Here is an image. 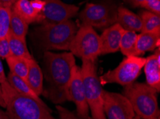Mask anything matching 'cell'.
<instances>
[{"mask_svg": "<svg viewBox=\"0 0 160 119\" xmlns=\"http://www.w3.org/2000/svg\"><path fill=\"white\" fill-rule=\"evenodd\" d=\"M147 84L154 88L157 93L160 91V49L157 48L154 54L146 58L144 66Z\"/></svg>", "mask_w": 160, "mask_h": 119, "instance_id": "obj_13", "label": "cell"}, {"mask_svg": "<svg viewBox=\"0 0 160 119\" xmlns=\"http://www.w3.org/2000/svg\"><path fill=\"white\" fill-rule=\"evenodd\" d=\"M68 50L81 60L95 62L101 55L100 36L92 26L82 24L72 39Z\"/></svg>", "mask_w": 160, "mask_h": 119, "instance_id": "obj_7", "label": "cell"}, {"mask_svg": "<svg viewBox=\"0 0 160 119\" xmlns=\"http://www.w3.org/2000/svg\"><path fill=\"white\" fill-rule=\"evenodd\" d=\"M12 8L0 6V38L5 37L9 31Z\"/></svg>", "mask_w": 160, "mask_h": 119, "instance_id": "obj_24", "label": "cell"}, {"mask_svg": "<svg viewBox=\"0 0 160 119\" xmlns=\"http://www.w3.org/2000/svg\"><path fill=\"white\" fill-rule=\"evenodd\" d=\"M10 56V48L7 36L5 37L0 38V58L6 59Z\"/></svg>", "mask_w": 160, "mask_h": 119, "instance_id": "obj_27", "label": "cell"}, {"mask_svg": "<svg viewBox=\"0 0 160 119\" xmlns=\"http://www.w3.org/2000/svg\"><path fill=\"white\" fill-rule=\"evenodd\" d=\"M116 23L127 31L136 32L142 30V22L141 17L123 7H120L117 9Z\"/></svg>", "mask_w": 160, "mask_h": 119, "instance_id": "obj_14", "label": "cell"}, {"mask_svg": "<svg viewBox=\"0 0 160 119\" xmlns=\"http://www.w3.org/2000/svg\"><path fill=\"white\" fill-rule=\"evenodd\" d=\"M30 59L13 56H10L6 59L10 72L25 80L28 76Z\"/></svg>", "mask_w": 160, "mask_h": 119, "instance_id": "obj_18", "label": "cell"}, {"mask_svg": "<svg viewBox=\"0 0 160 119\" xmlns=\"http://www.w3.org/2000/svg\"><path fill=\"white\" fill-rule=\"evenodd\" d=\"M7 81V77L6 76L5 73H4L3 64H2V59L1 58H0V85L4 83V82H6Z\"/></svg>", "mask_w": 160, "mask_h": 119, "instance_id": "obj_29", "label": "cell"}, {"mask_svg": "<svg viewBox=\"0 0 160 119\" xmlns=\"http://www.w3.org/2000/svg\"><path fill=\"white\" fill-rule=\"evenodd\" d=\"M146 62V58L138 56H128L117 67L109 70L99 77L101 85L117 84L126 86L134 83L140 74Z\"/></svg>", "mask_w": 160, "mask_h": 119, "instance_id": "obj_6", "label": "cell"}, {"mask_svg": "<svg viewBox=\"0 0 160 119\" xmlns=\"http://www.w3.org/2000/svg\"><path fill=\"white\" fill-rule=\"evenodd\" d=\"M18 0H0V6L12 8Z\"/></svg>", "mask_w": 160, "mask_h": 119, "instance_id": "obj_30", "label": "cell"}, {"mask_svg": "<svg viewBox=\"0 0 160 119\" xmlns=\"http://www.w3.org/2000/svg\"><path fill=\"white\" fill-rule=\"evenodd\" d=\"M12 9L18 14L28 24L36 21H42L40 14L38 13L32 8L29 0H18L12 7Z\"/></svg>", "mask_w": 160, "mask_h": 119, "instance_id": "obj_17", "label": "cell"}, {"mask_svg": "<svg viewBox=\"0 0 160 119\" xmlns=\"http://www.w3.org/2000/svg\"><path fill=\"white\" fill-rule=\"evenodd\" d=\"M142 19V32L160 33V15L149 11H144L139 16Z\"/></svg>", "mask_w": 160, "mask_h": 119, "instance_id": "obj_22", "label": "cell"}, {"mask_svg": "<svg viewBox=\"0 0 160 119\" xmlns=\"http://www.w3.org/2000/svg\"><path fill=\"white\" fill-rule=\"evenodd\" d=\"M124 30L118 23L108 26L100 36L101 55L117 52Z\"/></svg>", "mask_w": 160, "mask_h": 119, "instance_id": "obj_12", "label": "cell"}, {"mask_svg": "<svg viewBox=\"0 0 160 119\" xmlns=\"http://www.w3.org/2000/svg\"><path fill=\"white\" fill-rule=\"evenodd\" d=\"M9 40V48H10L11 56L17 57H23L27 59H32V57L29 52L26 44V40L21 39L13 35L10 31L7 34Z\"/></svg>", "mask_w": 160, "mask_h": 119, "instance_id": "obj_19", "label": "cell"}, {"mask_svg": "<svg viewBox=\"0 0 160 119\" xmlns=\"http://www.w3.org/2000/svg\"><path fill=\"white\" fill-rule=\"evenodd\" d=\"M68 101H72L76 106V113L80 116L89 115V106L85 94L84 85L81 67L76 64L72 69L71 76L67 86Z\"/></svg>", "mask_w": 160, "mask_h": 119, "instance_id": "obj_10", "label": "cell"}, {"mask_svg": "<svg viewBox=\"0 0 160 119\" xmlns=\"http://www.w3.org/2000/svg\"><path fill=\"white\" fill-rule=\"evenodd\" d=\"M137 34L134 31L124 30L120 42V51L126 57L137 56L136 46H137Z\"/></svg>", "mask_w": 160, "mask_h": 119, "instance_id": "obj_23", "label": "cell"}, {"mask_svg": "<svg viewBox=\"0 0 160 119\" xmlns=\"http://www.w3.org/2000/svg\"><path fill=\"white\" fill-rule=\"evenodd\" d=\"M9 31L17 37L26 40V35L28 31V24L12 9L10 15Z\"/></svg>", "mask_w": 160, "mask_h": 119, "instance_id": "obj_20", "label": "cell"}, {"mask_svg": "<svg viewBox=\"0 0 160 119\" xmlns=\"http://www.w3.org/2000/svg\"><path fill=\"white\" fill-rule=\"evenodd\" d=\"M30 4L32 5V8L38 13L40 14L42 12L43 8H44L45 2L44 0H32V1H30Z\"/></svg>", "mask_w": 160, "mask_h": 119, "instance_id": "obj_28", "label": "cell"}, {"mask_svg": "<svg viewBox=\"0 0 160 119\" xmlns=\"http://www.w3.org/2000/svg\"><path fill=\"white\" fill-rule=\"evenodd\" d=\"M0 105L3 107H5V104H4V101L3 100V97H2V92L1 89V85H0Z\"/></svg>", "mask_w": 160, "mask_h": 119, "instance_id": "obj_32", "label": "cell"}, {"mask_svg": "<svg viewBox=\"0 0 160 119\" xmlns=\"http://www.w3.org/2000/svg\"><path fill=\"white\" fill-rule=\"evenodd\" d=\"M78 30L76 24L71 19L57 24H43L34 31V39L45 52L68 50Z\"/></svg>", "mask_w": 160, "mask_h": 119, "instance_id": "obj_3", "label": "cell"}, {"mask_svg": "<svg viewBox=\"0 0 160 119\" xmlns=\"http://www.w3.org/2000/svg\"><path fill=\"white\" fill-rule=\"evenodd\" d=\"M56 109L59 115V119H94L92 117H89L88 116H80L77 113L72 112L68 109L59 105L56 106Z\"/></svg>", "mask_w": 160, "mask_h": 119, "instance_id": "obj_25", "label": "cell"}, {"mask_svg": "<svg viewBox=\"0 0 160 119\" xmlns=\"http://www.w3.org/2000/svg\"><path fill=\"white\" fill-rule=\"evenodd\" d=\"M141 7L157 15H160V0H145Z\"/></svg>", "mask_w": 160, "mask_h": 119, "instance_id": "obj_26", "label": "cell"}, {"mask_svg": "<svg viewBox=\"0 0 160 119\" xmlns=\"http://www.w3.org/2000/svg\"><path fill=\"white\" fill-rule=\"evenodd\" d=\"M0 119H9L7 113L0 110Z\"/></svg>", "mask_w": 160, "mask_h": 119, "instance_id": "obj_33", "label": "cell"}, {"mask_svg": "<svg viewBox=\"0 0 160 119\" xmlns=\"http://www.w3.org/2000/svg\"><path fill=\"white\" fill-rule=\"evenodd\" d=\"M123 95L132 105L135 115L141 119L159 117L157 91L144 83H132L124 86Z\"/></svg>", "mask_w": 160, "mask_h": 119, "instance_id": "obj_4", "label": "cell"}, {"mask_svg": "<svg viewBox=\"0 0 160 119\" xmlns=\"http://www.w3.org/2000/svg\"><path fill=\"white\" fill-rule=\"evenodd\" d=\"M83 24L96 28H107L116 23L117 8L111 3L87 4L80 14Z\"/></svg>", "mask_w": 160, "mask_h": 119, "instance_id": "obj_8", "label": "cell"}, {"mask_svg": "<svg viewBox=\"0 0 160 119\" xmlns=\"http://www.w3.org/2000/svg\"><path fill=\"white\" fill-rule=\"evenodd\" d=\"M7 81L9 82L10 86L19 93L32 97L36 99H40L39 98V96H38L30 88L26 80L22 79L21 77L9 72L7 76Z\"/></svg>", "mask_w": 160, "mask_h": 119, "instance_id": "obj_21", "label": "cell"}, {"mask_svg": "<svg viewBox=\"0 0 160 119\" xmlns=\"http://www.w3.org/2000/svg\"><path fill=\"white\" fill-rule=\"evenodd\" d=\"M124 1L133 7H142L145 0H124Z\"/></svg>", "mask_w": 160, "mask_h": 119, "instance_id": "obj_31", "label": "cell"}, {"mask_svg": "<svg viewBox=\"0 0 160 119\" xmlns=\"http://www.w3.org/2000/svg\"><path fill=\"white\" fill-rule=\"evenodd\" d=\"M43 72L37 62L32 58L30 59V67L26 78V81L32 91L40 96L42 94L43 89Z\"/></svg>", "mask_w": 160, "mask_h": 119, "instance_id": "obj_16", "label": "cell"}, {"mask_svg": "<svg viewBox=\"0 0 160 119\" xmlns=\"http://www.w3.org/2000/svg\"><path fill=\"white\" fill-rule=\"evenodd\" d=\"M103 110L108 119H134L135 113L123 94L103 90Z\"/></svg>", "mask_w": 160, "mask_h": 119, "instance_id": "obj_9", "label": "cell"}, {"mask_svg": "<svg viewBox=\"0 0 160 119\" xmlns=\"http://www.w3.org/2000/svg\"><path fill=\"white\" fill-rule=\"evenodd\" d=\"M43 64L48 86L43 90L42 94L55 104L64 103L68 101L67 86L72 69L76 64L75 56L71 52L57 54L45 52Z\"/></svg>", "mask_w": 160, "mask_h": 119, "instance_id": "obj_1", "label": "cell"}, {"mask_svg": "<svg viewBox=\"0 0 160 119\" xmlns=\"http://www.w3.org/2000/svg\"><path fill=\"white\" fill-rule=\"evenodd\" d=\"M45 4L40 13L43 24H57L69 20L76 15L79 7L66 4L61 0H44Z\"/></svg>", "mask_w": 160, "mask_h": 119, "instance_id": "obj_11", "label": "cell"}, {"mask_svg": "<svg viewBox=\"0 0 160 119\" xmlns=\"http://www.w3.org/2000/svg\"><path fill=\"white\" fill-rule=\"evenodd\" d=\"M81 69L85 94L92 118L106 119L103 110V90L97 75L95 62L82 60Z\"/></svg>", "mask_w": 160, "mask_h": 119, "instance_id": "obj_5", "label": "cell"}, {"mask_svg": "<svg viewBox=\"0 0 160 119\" xmlns=\"http://www.w3.org/2000/svg\"><path fill=\"white\" fill-rule=\"evenodd\" d=\"M134 119H141V118H139V117H138V116H136V115H135V116H134Z\"/></svg>", "mask_w": 160, "mask_h": 119, "instance_id": "obj_34", "label": "cell"}, {"mask_svg": "<svg viewBox=\"0 0 160 119\" xmlns=\"http://www.w3.org/2000/svg\"><path fill=\"white\" fill-rule=\"evenodd\" d=\"M160 33L141 32L137 35L136 53L140 57L147 52H152L159 47Z\"/></svg>", "mask_w": 160, "mask_h": 119, "instance_id": "obj_15", "label": "cell"}, {"mask_svg": "<svg viewBox=\"0 0 160 119\" xmlns=\"http://www.w3.org/2000/svg\"><path fill=\"white\" fill-rule=\"evenodd\" d=\"M1 89L9 119H56L41 99L19 93L7 81L1 84Z\"/></svg>", "mask_w": 160, "mask_h": 119, "instance_id": "obj_2", "label": "cell"}]
</instances>
